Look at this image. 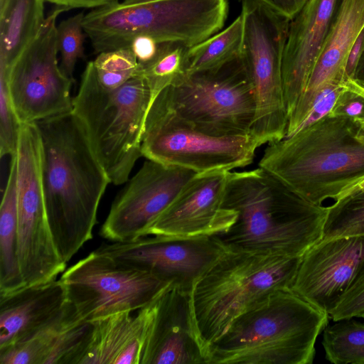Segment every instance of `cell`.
Returning a JSON list of instances; mask_svg holds the SVG:
<instances>
[{"label": "cell", "mask_w": 364, "mask_h": 364, "mask_svg": "<svg viewBox=\"0 0 364 364\" xmlns=\"http://www.w3.org/2000/svg\"><path fill=\"white\" fill-rule=\"evenodd\" d=\"M48 223L67 263L92 238L109 178L79 120L70 111L37 122Z\"/></svg>", "instance_id": "obj_1"}, {"label": "cell", "mask_w": 364, "mask_h": 364, "mask_svg": "<svg viewBox=\"0 0 364 364\" xmlns=\"http://www.w3.org/2000/svg\"><path fill=\"white\" fill-rule=\"evenodd\" d=\"M223 208L235 223L215 235L228 250L301 256L322 239L327 207L314 204L262 167L228 172Z\"/></svg>", "instance_id": "obj_2"}, {"label": "cell", "mask_w": 364, "mask_h": 364, "mask_svg": "<svg viewBox=\"0 0 364 364\" xmlns=\"http://www.w3.org/2000/svg\"><path fill=\"white\" fill-rule=\"evenodd\" d=\"M356 129L354 120L328 114L268 144L259 166L314 204L336 200L364 178V144Z\"/></svg>", "instance_id": "obj_3"}, {"label": "cell", "mask_w": 364, "mask_h": 364, "mask_svg": "<svg viewBox=\"0 0 364 364\" xmlns=\"http://www.w3.org/2000/svg\"><path fill=\"white\" fill-rule=\"evenodd\" d=\"M328 316L289 289L274 291L210 345L208 364H311Z\"/></svg>", "instance_id": "obj_4"}, {"label": "cell", "mask_w": 364, "mask_h": 364, "mask_svg": "<svg viewBox=\"0 0 364 364\" xmlns=\"http://www.w3.org/2000/svg\"><path fill=\"white\" fill-rule=\"evenodd\" d=\"M151 102L149 87L141 76L107 90L99 82L92 61L87 64L72 112L114 185L126 183L143 156L141 141Z\"/></svg>", "instance_id": "obj_5"}, {"label": "cell", "mask_w": 364, "mask_h": 364, "mask_svg": "<svg viewBox=\"0 0 364 364\" xmlns=\"http://www.w3.org/2000/svg\"><path fill=\"white\" fill-rule=\"evenodd\" d=\"M228 13L227 0H117L85 14L82 26L98 53L130 48L139 36L191 47L218 33Z\"/></svg>", "instance_id": "obj_6"}, {"label": "cell", "mask_w": 364, "mask_h": 364, "mask_svg": "<svg viewBox=\"0 0 364 364\" xmlns=\"http://www.w3.org/2000/svg\"><path fill=\"white\" fill-rule=\"evenodd\" d=\"M300 259L227 250L191 289L195 319L205 343L209 347L237 316L269 294L289 289Z\"/></svg>", "instance_id": "obj_7"}, {"label": "cell", "mask_w": 364, "mask_h": 364, "mask_svg": "<svg viewBox=\"0 0 364 364\" xmlns=\"http://www.w3.org/2000/svg\"><path fill=\"white\" fill-rule=\"evenodd\" d=\"M158 96L176 115L205 134H250L255 94L240 54L215 68L185 73Z\"/></svg>", "instance_id": "obj_8"}, {"label": "cell", "mask_w": 364, "mask_h": 364, "mask_svg": "<svg viewBox=\"0 0 364 364\" xmlns=\"http://www.w3.org/2000/svg\"><path fill=\"white\" fill-rule=\"evenodd\" d=\"M240 50L251 79L256 112L250 134L260 145L285 138L289 114L282 80V58L290 20L255 0H242Z\"/></svg>", "instance_id": "obj_9"}, {"label": "cell", "mask_w": 364, "mask_h": 364, "mask_svg": "<svg viewBox=\"0 0 364 364\" xmlns=\"http://www.w3.org/2000/svg\"><path fill=\"white\" fill-rule=\"evenodd\" d=\"M259 146L252 134L214 136L197 130L159 96L149 109L141 141L142 156L147 159L197 173L247 166Z\"/></svg>", "instance_id": "obj_10"}, {"label": "cell", "mask_w": 364, "mask_h": 364, "mask_svg": "<svg viewBox=\"0 0 364 364\" xmlns=\"http://www.w3.org/2000/svg\"><path fill=\"white\" fill-rule=\"evenodd\" d=\"M67 300L84 320L136 311L158 299L171 284L96 250L60 277Z\"/></svg>", "instance_id": "obj_11"}, {"label": "cell", "mask_w": 364, "mask_h": 364, "mask_svg": "<svg viewBox=\"0 0 364 364\" xmlns=\"http://www.w3.org/2000/svg\"><path fill=\"white\" fill-rule=\"evenodd\" d=\"M68 9L56 6L8 72V89L20 123H36L72 111L73 79L58 65L57 18Z\"/></svg>", "instance_id": "obj_12"}, {"label": "cell", "mask_w": 364, "mask_h": 364, "mask_svg": "<svg viewBox=\"0 0 364 364\" xmlns=\"http://www.w3.org/2000/svg\"><path fill=\"white\" fill-rule=\"evenodd\" d=\"M102 242L95 250L161 279L191 290L228 250L214 235H146L132 241Z\"/></svg>", "instance_id": "obj_13"}, {"label": "cell", "mask_w": 364, "mask_h": 364, "mask_svg": "<svg viewBox=\"0 0 364 364\" xmlns=\"http://www.w3.org/2000/svg\"><path fill=\"white\" fill-rule=\"evenodd\" d=\"M196 174L147 159L113 201L100 236L120 242L146 236L151 225Z\"/></svg>", "instance_id": "obj_14"}, {"label": "cell", "mask_w": 364, "mask_h": 364, "mask_svg": "<svg viewBox=\"0 0 364 364\" xmlns=\"http://www.w3.org/2000/svg\"><path fill=\"white\" fill-rule=\"evenodd\" d=\"M17 255L25 286L49 282L65 270L48 220L42 163L26 156L16 164Z\"/></svg>", "instance_id": "obj_15"}, {"label": "cell", "mask_w": 364, "mask_h": 364, "mask_svg": "<svg viewBox=\"0 0 364 364\" xmlns=\"http://www.w3.org/2000/svg\"><path fill=\"white\" fill-rule=\"evenodd\" d=\"M364 276V235L321 239L301 256L289 289L330 314Z\"/></svg>", "instance_id": "obj_16"}, {"label": "cell", "mask_w": 364, "mask_h": 364, "mask_svg": "<svg viewBox=\"0 0 364 364\" xmlns=\"http://www.w3.org/2000/svg\"><path fill=\"white\" fill-rule=\"evenodd\" d=\"M228 171L197 173L155 220L146 235H215L235 221V211L223 208Z\"/></svg>", "instance_id": "obj_17"}, {"label": "cell", "mask_w": 364, "mask_h": 364, "mask_svg": "<svg viewBox=\"0 0 364 364\" xmlns=\"http://www.w3.org/2000/svg\"><path fill=\"white\" fill-rule=\"evenodd\" d=\"M209 347L196 325L191 290L171 284L158 309L142 364H208Z\"/></svg>", "instance_id": "obj_18"}, {"label": "cell", "mask_w": 364, "mask_h": 364, "mask_svg": "<svg viewBox=\"0 0 364 364\" xmlns=\"http://www.w3.org/2000/svg\"><path fill=\"white\" fill-rule=\"evenodd\" d=\"M339 2L308 0L290 20L282 58L283 87L289 118L306 90Z\"/></svg>", "instance_id": "obj_19"}, {"label": "cell", "mask_w": 364, "mask_h": 364, "mask_svg": "<svg viewBox=\"0 0 364 364\" xmlns=\"http://www.w3.org/2000/svg\"><path fill=\"white\" fill-rule=\"evenodd\" d=\"M159 298L136 314L120 312L91 321V336L79 364H142Z\"/></svg>", "instance_id": "obj_20"}, {"label": "cell", "mask_w": 364, "mask_h": 364, "mask_svg": "<svg viewBox=\"0 0 364 364\" xmlns=\"http://www.w3.org/2000/svg\"><path fill=\"white\" fill-rule=\"evenodd\" d=\"M363 27L364 0H340L306 90L289 116L290 129H296L301 123L319 89L331 82L344 84L349 50Z\"/></svg>", "instance_id": "obj_21"}, {"label": "cell", "mask_w": 364, "mask_h": 364, "mask_svg": "<svg viewBox=\"0 0 364 364\" xmlns=\"http://www.w3.org/2000/svg\"><path fill=\"white\" fill-rule=\"evenodd\" d=\"M66 302L60 279L0 295V350L30 337L54 318Z\"/></svg>", "instance_id": "obj_22"}, {"label": "cell", "mask_w": 364, "mask_h": 364, "mask_svg": "<svg viewBox=\"0 0 364 364\" xmlns=\"http://www.w3.org/2000/svg\"><path fill=\"white\" fill-rule=\"evenodd\" d=\"M46 0H6L0 7V69L8 72L39 32Z\"/></svg>", "instance_id": "obj_23"}, {"label": "cell", "mask_w": 364, "mask_h": 364, "mask_svg": "<svg viewBox=\"0 0 364 364\" xmlns=\"http://www.w3.org/2000/svg\"><path fill=\"white\" fill-rule=\"evenodd\" d=\"M17 248L16 164L13 156L0 206V295L10 294L25 286Z\"/></svg>", "instance_id": "obj_24"}, {"label": "cell", "mask_w": 364, "mask_h": 364, "mask_svg": "<svg viewBox=\"0 0 364 364\" xmlns=\"http://www.w3.org/2000/svg\"><path fill=\"white\" fill-rule=\"evenodd\" d=\"M68 300L60 312L23 341L0 350V364H47L70 327L80 318Z\"/></svg>", "instance_id": "obj_25"}, {"label": "cell", "mask_w": 364, "mask_h": 364, "mask_svg": "<svg viewBox=\"0 0 364 364\" xmlns=\"http://www.w3.org/2000/svg\"><path fill=\"white\" fill-rule=\"evenodd\" d=\"M243 23L240 15L229 26L206 40L189 47L186 73L220 66L240 54Z\"/></svg>", "instance_id": "obj_26"}, {"label": "cell", "mask_w": 364, "mask_h": 364, "mask_svg": "<svg viewBox=\"0 0 364 364\" xmlns=\"http://www.w3.org/2000/svg\"><path fill=\"white\" fill-rule=\"evenodd\" d=\"M188 48L181 43H160L156 54L149 61L139 63L138 75L146 80L149 87L151 105L163 90L186 73Z\"/></svg>", "instance_id": "obj_27"}, {"label": "cell", "mask_w": 364, "mask_h": 364, "mask_svg": "<svg viewBox=\"0 0 364 364\" xmlns=\"http://www.w3.org/2000/svg\"><path fill=\"white\" fill-rule=\"evenodd\" d=\"M322 345L332 363L364 364V323L350 318L327 325Z\"/></svg>", "instance_id": "obj_28"}, {"label": "cell", "mask_w": 364, "mask_h": 364, "mask_svg": "<svg viewBox=\"0 0 364 364\" xmlns=\"http://www.w3.org/2000/svg\"><path fill=\"white\" fill-rule=\"evenodd\" d=\"M327 208L322 239L364 235V190L350 193Z\"/></svg>", "instance_id": "obj_29"}, {"label": "cell", "mask_w": 364, "mask_h": 364, "mask_svg": "<svg viewBox=\"0 0 364 364\" xmlns=\"http://www.w3.org/2000/svg\"><path fill=\"white\" fill-rule=\"evenodd\" d=\"M92 63L99 82L107 90L138 75L139 63L130 48L100 53Z\"/></svg>", "instance_id": "obj_30"}, {"label": "cell", "mask_w": 364, "mask_h": 364, "mask_svg": "<svg viewBox=\"0 0 364 364\" xmlns=\"http://www.w3.org/2000/svg\"><path fill=\"white\" fill-rule=\"evenodd\" d=\"M84 13H78L62 21L57 26V46L60 55V67L63 72L72 79L78 59L84 57Z\"/></svg>", "instance_id": "obj_31"}, {"label": "cell", "mask_w": 364, "mask_h": 364, "mask_svg": "<svg viewBox=\"0 0 364 364\" xmlns=\"http://www.w3.org/2000/svg\"><path fill=\"white\" fill-rule=\"evenodd\" d=\"M21 123L14 110L9 96L6 75L0 70V154L16 155Z\"/></svg>", "instance_id": "obj_32"}, {"label": "cell", "mask_w": 364, "mask_h": 364, "mask_svg": "<svg viewBox=\"0 0 364 364\" xmlns=\"http://www.w3.org/2000/svg\"><path fill=\"white\" fill-rule=\"evenodd\" d=\"M364 314V276L348 291L338 306L329 314L335 322L361 317Z\"/></svg>", "instance_id": "obj_33"}, {"label": "cell", "mask_w": 364, "mask_h": 364, "mask_svg": "<svg viewBox=\"0 0 364 364\" xmlns=\"http://www.w3.org/2000/svg\"><path fill=\"white\" fill-rule=\"evenodd\" d=\"M329 115L354 121L364 119V97L346 87L339 95Z\"/></svg>", "instance_id": "obj_34"}, {"label": "cell", "mask_w": 364, "mask_h": 364, "mask_svg": "<svg viewBox=\"0 0 364 364\" xmlns=\"http://www.w3.org/2000/svg\"><path fill=\"white\" fill-rule=\"evenodd\" d=\"M159 43L151 37L139 36L132 42L130 48L139 63L149 61L156 54Z\"/></svg>", "instance_id": "obj_35"}, {"label": "cell", "mask_w": 364, "mask_h": 364, "mask_svg": "<svg viewBox=\"0 0 364 364\" xmlns=\"http://www.w3.org/2000/svg\"><path fill=\"white\" fill-rule=\"evenodd\" d=\"M291 20L308 0H255Z\"/></svg>", "instance_id": "obj_36"}, {"label": "cell", "mask_w": 364, "mask_h": 364, "mask_svg": "<svg viewBox=\"0 0 364 364\" xmlns=\"http://www.w3.org/2000/svg\"><path fill=\"white\" fill-rule=\"evenodd\" d=\"M363 52L364 27L360 31L349 50L344 72L345 82L348 79L353 78L358 63Z\"/></svg>", "instance_id": "obj_37"}, {"label": "cell", "mask_w": 364, "mask_h": 364, "mask_svg": "<svg viewBox=\"0 0 364 364\" xmlns=\"http://www.w3.org/2000/svg\"><path fill=\"white\" fill-rule=\"evenodd\" d=\"M58 6L68 9L75 8H97L117 0H46Z\"/></svg>", "instance_id": "obj_38"}, {"label": "cell", "mask_w": 364, "mask_h": 364, "mask_svg": "<svg viewBox=\"0 0 364 364\" xmlns=\"http://www.w3.org/2000/svg\"><path fill=\"white\" fill-rule=\"evenodd\" d=\"M344 85L348 90L364 97V80L350 78L344 82Z\"/></svg>", "instance_id": "obj_39"}, {"label": "cell", "mask_w": 364, "mask_h": 364, "mask_svg": "<svg viewBox=\"0 0 364 364\" xmlns=\"http://www.w3.org/2000/svg\"><path fill=\"white\" fill-rule=\"evenodd\" d=\"M353 79L364 80V52L358 63Z\"/></svg>", "instance_id": "obj_40"}, {"label": "cell", "mask_w": 364, "mask_h": 364, "mask_svg": "<svg viewBox=\"0 0 364 364\" xmlns=\"http://www.w3.org/2000/svg\"><path fill=\"white\" fill-rule=\"evenodd\" d=\"M355 122L357 125L355 138L360 142L364 144V119H358Z\"/></svg>", "instance_id": "obj_41"}, {"label": "cell", "mask_w": 364, "mask_h": 364, "mask_svg": "<svg viewBox=\"0 0 364 364\" xmlns=\"http://www.w3.org/2000/svg\"><path fill=\"white\" fill-rule=\"evenodd\" d=\"M360 190H364V178L363 179H361L360 181H358V183H356L355 185L352 186L351 187H350L348 189H347L346 191H345L340 196L338 199L350 193H353V192H355V191H360ZM337 199V200H338Z\"/></svg>", "instance_id": "obj_42"}, {"label": "cell", "mask_w": 364, "mask_h": 364, "mask_svg": "<svg viewBox=\"0 0 364 364\" xmlns=\"http://www.w3.org/2000/svg\"><path fill=\"white\" fill-rule=\"evenodd\" d=\"M149 0H123L122 2L126 4H136L139 2L146 1Z\"/></svg>", "instance_id": "obj_43"}, {"label": "cell", "mask_w": 364, "mask_h": 364, "mask_svg": "<svg viewBox=\"0 0 364 364\" xmlns=\"http://www.w3.org/2000/svg\"><path fill=\"white\" fill-rule=\"evenodd\" d=\"M6 0H0V7L4 5V4L5 3Z\"/></svg>", "instance_id": "obj_44"}, {"label": "cell", "mask_w": 364, "mask_h": 364, "mask_svg": "<svg viewBox=\"0 0 364 364\" xmlns=\"http://www.w3.org/2000/svg\"><path fill=\"white\" fill-rule=\"evenodd\" d=\"M360 318H364V314L361 316Z\"/></svg>", "instance_id": "obj_45"}]
</instances>
